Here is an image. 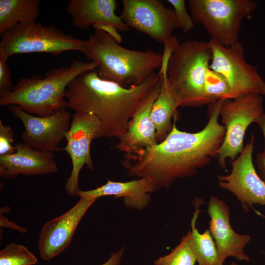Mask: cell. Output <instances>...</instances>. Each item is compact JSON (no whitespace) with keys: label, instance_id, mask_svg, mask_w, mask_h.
Instances as JSON below:
<instances>
[{"label":"cell","instance_id":"cell-1","mask_svg":"<svg viewBox=\"0 0 265 265\" xmlns=\"http://www.w3.org/2000/svg\"><path fill=\"white\" fill-rule=\"evenodd\" d=\"M224 100L209 104V119L201 131L179 130L175 122L165 138L155 145L125 155L123 162L128 173L149 180L155 190L169 188L177 179L191 177L217 158L225 134L218 122Z\"/></svg>","mask_w":265,"mask_h":265},{"label":"cell","instance_id":"cell-2","mask_svg":"<svg viewBox=\"0 0 265 265\" xmlns=\"http://www.w3.org/2000/svg\"><path fill=\"white\" fill-rule=\"evenodd\" d=\"M159 80L158 73L154 72L141 84L125 87L102 79L96 70L87 71L68 85L66 107L97 117L101 125L99 138L120 139L133 114Z\"/></svg>","mask_w":265,"mask_h":265},{"label":"cell","instance_id":"cell-3","mask_svg":"<svg viewBox=\"0 0 265 265\" xmlns=\"http://www.w3.org/2000/svg\"><path fill=\"white\" fill-rule=\"evenodd\" d=\"M85 40L83 53L95 63L100 77L122 86L138 85L160 68V53L124 48L101 30L95 29Z\"/></svg>","mask_w":265,"mask_h":265},{"label":"cell","instance_id":"cell-4","mask_svg":"<svg viewBox=\"0 0 265 265\" xmlns=\"http://www.w3.org/2000/svg\"><path fill=\"white\" fill-rule=\"evenodd\" d=\"M96 68L93 61L77 60L69 67L51 69L44 78L36 75L22 78L11 92L0 98V105H17L32 115L50 116L66 107L65 95L69 83L83 72Z\"/></svg>","mask_w":265,"mask_h":265},{"label":"cell","instance_id":"cell-5","mask_svg":"<svg viewBox=\"0 0 265 265\" xmlns=\"http://www.w3.org/2000/svg\"><path fill=\"white\" fill-rule=\"evenodd\" d=\"M212 57L209 42L203 41H186L172 51L168 61L167 82L179 106L200 107L212 103L204 93Z\"/></svg>","mask_w":265,"mask_h":265},{"label":"cell","instance_id":"cell-6","mask_svg":"<svg viewBox=\"0 0 265 265\" xmlns=\"http://www.w3.org/2000/svg\"><path fill=\"white\" fill-rule=\"evenodd\" d=\"M0 51L8 59L16 54L44 53L57 56L68 51L83 53L86 40L66 34L54 25L35 21L19 24L0 33Z\"/></svg>","mask_w":265,"mask_h":265},{"label":"cell","instance_id":"cell-7","mask_svg":"<svg viewBox=\"0 0 265 265\" xmlns=\"http://www.w3.org/2000/svg\"><path fill=\"white\" fill-rule=\"evenodd\" d=\"M194 23L202 25L212 40L226 47L238 41L243 19L253 13L252 0H189Z\"/></svg>","mask_w":265,"mask_h":265},{"label":"cell","instance_id":"cell-8","mask_svg":"<svg viewBox=\"0 0 265 265\" xmlns=\"http://www.w3.org/2000/svg\"><path fill=\"white\" fill-rule=\"evenodd\" d=\"M264 112V99L260 95L248 94L223 102L219 116L226 131L216 158L221 168H226L227 159L233 161L241 154L246 130Z\"/></svg>","mask_w":265,"mask_h":265},{"label":"cell","instance_id":"cell-9","mask_svg":"<svg viewBox=\"0 0 265 265\" xmlns=\"http://www.w3.org/2000/svg\"><path fill=\"white\" fill-rule=\"evenodd\" d=\"M209 43L212 52L210 68L225 78L237 98L251 94L265 95V81L246 61L239 41L229 47L211 39Z\"/></svg>","mask_w":265,"mask_h":265},{"label":"cell","instance_id":"cell-10","mask_svg":"<svg viewBox=\"0 0 265 265\" xmlns=\"http://www.w3.org/2000/svg\"><path fill=\"white\" fill-rule=\"evenodd\" d=\"M120 17L131 28L145 34L164 46L174 38L178 28L173 9L166 8L158 0H122Z\"/></svg>","mask_w":265,"mask_h":265},{"label":"cell","instance_id":"cell-11","mask_svg":"<svg viewBox=\"0 0 265 265\" xmlns=\"http://www.w3.org/2000/svg\"><path fill=\"white\" fill-rule=\"evenodd\" d=\"M101 122L91 113L75 112L73 114L69 130L65 135L67 141L64 150L70 156L72 164L70 176L64 186V190L69 196H78L80 173L84 165L93 169L90 155L92 141L99 138Z\"/></svg>","mask_w":265,"mask_h":265},{"label":"cell","instance_id":"cell-12","mask_svg":"<svg viewBox=\"0 0 265 265\" xmlns=\"http://www.w3.org/2000/svg\"><path fill=\"white\" fill-rule=\"evenodd\" d=\"M255 139L252 134L241 154L232 161L230 174L217 175L219 186L234 194L246 212L253 205L265 206V184L253 161Z\"/></svg>","mask_w":265,"mask_h":265},{"label":"cell","instance_id":"cell-13","mask_svg":"<svg viewBox=\"0 0 265 265\" xmlns=\"http://www.w3.org/2000/svg\"><path fill=\"white\" fill-rule=\"evenodd\" d=\"M12 113L23 123L25 130L21 137L32 148L52 152L61 150L59 143L69 129L71 114L64 108L48 116H34L17 105L9 106Z\"/></svg>","mask_w":265,"mask_h":265},{"label":"cell","instance_id":"cell-14","mask_svg":"<svg viewBox=\"0 0 265 265\" xmlns=\"http://www.w3.org/2000/svg\"><path fill=\"white\" fill-rule=\"evenodd\" d=\"M97 199L80 197L69 210L44 224L38 240L39 254L43 260H50L68 247L80 221Z\"/></svg>","mask_w":265,"mask_h":265},{"label":"cell","instance_id":"cell-15","mask_svg":"<svg viewBox=\"0 0 265 265\" xmlns=\"http://www.w3.org/2000/svg\"><path fill=\"white\" fill-rule=\"evenodd\" d=\"M207 212L210 217L209 230L221 261L224 263L227 257H232L239 261H249L250 258L244 253V249L251 240V237L238 234L233 229L230 222V209L225 202L211 196Z\"/></svg>","mask_w":265,"mask_h":265},{"label":"cell","instance_id":"cell-16","mask_svg":"<svg viewBox=\"0 0 265 265\" xmlns=\"http://www.w3.org/2000/svg\"><path fill=\"white\" fill-rule=\"evenodd\" d=\"M14 146V154L0 156L1 177L13 178L20 174L37 175L58 172L53 152L34 149L25 142L16 143Z\"/></svg>","mask_w":265,"mask_h":265},{"label":"cell","instance_id":"cell-17","mask_svg":"<svg viewBox=\"0 0 265 265\" xmlns=\"http://www.w3.org/2000/svg\"><path fill=\"white\" fill-rule=\"evenodd\" d=\"M160 88V79L153 91L133 114L127 130L119 139L116 148L130 155L142 148L158 144L156 131L151 113Z\"/></svg>","mask_w":265,"mask_h":265},{"label":"cell","instance_id":"cell-18","mask_svg":"<svg viewBox=\"0 0 265 265\" xmlns=\"http://www.w3.org/2000/svg\"><path fill=\"white\" fill-rule=\"evenodd\" d=\"M117 3L115 0H71L66 10L73 26L78 29H85L95 24H106L121 31H129L130 28L115 13Z\"/></svg>","mask_w":265,"mask_h":265},{"label":"cell","instance_id":"cell-19","mask_svg":"<svg viewBox=\"0 0 265 265\" xmlns=\"http://www.w3.org/2000/svg\"><path fill=\"white\" fill-rule=\"evenodd\" d=\"M155 190L151 182L144 178L129 182H114L107 180L104 185L89 190H80L79 196L98 199L104 196L122 198L124 205L140 210L149 204V193Z\"/></svg>","mask_w":265,"mask_h":265},{"label":"cell","instance_id":"cell-20","mask_svg":"<svg viewBox=\"0 0 265 265\" xmlns=\"http://www.w3.org/2000/svg\"><path fill=\"white\" fill-rule=\"evenodd\" d=\"M168 62H162L158 73L160 88L151 110V116L155 125L157 141H163L171 131L173 125L171 118L177 108L180 106L174 94L167 82Z\"/></svg>","mask_w":265,"mask_h":265},{"label":"cell","instance_id":"cell-21","mask_svg":"<svg viewBox=\"0 0 265 265\" xmlns=\"http://www.w3.org/2000/svg\"><path fill=\"white\" fill-rule=\"evenodd\" d=\"M203 200L196 198L194 200L195 212L191 221V230L188 233V242L196 258L198 265H223L219 257L215 242L209 230L199 233L196 223L200 212L199 207Z\"/></svg>","mask_w":265,"mask_h":265},{"label":"cell","instance_id":"cell-22","mask_svg":"<svg viewBox=\"0 0 265 265\" xmlns=\"http://www.w3.org/2000/svg\"><path fill=\"white\" fill-rule=\"evenodd\" d=\"M40 5L39 0H0V33L18 24L35 21Z\"/></svg>","mask_w":265,"mask_h":265},{"label":"cell","instance_id":"cell-23","mask_svg":"<svg viewBox=\"0 0 265 265\" xmlns=\"http://www.w3.org/2000/svg\"><path fill=\"white\" fill-rule=\"evenodd\" d=\"M204 93L212 103L219 100H227L237 98L225 78L220 73L210 68L206 74Z\"/></svg>","mask_w":265,"mask_h":265},{"label":"cell","instance_id":"cell-24","mask_svg":"<svg viewBox=\"0 0 265 265\" xmlns=\"http://www.w3.org/2000/svg\"><path fill=\"white\" fill-rule=\"evenodd\" d=\"M196 258L188 242L187 234L168 254L156 260L154 265H195Z\"/></svg>","mask_w":265,"mask_h":265},{"label":"cell","instance_id":"cell-25","mask_svg":"<svg viewBox=\"0 0 265 265\" xmlns=\"http://www.w3.org/2000/svg\"><path fill=\"white\" fill-rule=\"evenodd\" d=\"M38 260L26 247L15 242L0 251V265H34Z\"/></svg>","mask_w":265,"mask_h":265},{"label":"cell","instance_id":"cell-26","mask_svg":"<svg viewBox=\"0 0 265 265\" xmlns=\"http://www.w3.org/2000/svg\"><path fill=\"white\" fill-rule=\"evenodd\" d=\"M173 7L178 24V28L184 32H187L192 30L194 27L193 19L187 12L185 0H167Z\"/></svg>","mask_w":265,"mask_h":265},{"label":"cell","instance_id":"cell-27","mask_svg":"<svg viewBox=\"0 0 265 265\" xmlns=\"http://www.w3.org/2000/svg\"><path fill=\"white\" fill-rule=\"evenodd\" d=\"M14 137L11 127L4 125L0 120V156L12 155L16 152L15 147L12 145Z\"/></svg>","mask_w":265,"mask_h":265},{"label":"cell","instance_id":"cell-28","mask_svg":"<svg viewBox=\"0 0 265 265\" xmlns=\"http://www.w3.org/2000/svg\"><path fill=\"white\" fill-rule=\"evenodd\" d=\"M7 58L0 51V98L9 93L13 89Z\"/></svg>","mask_w":265,"mask_h":265},{"label":"cell","instance_id":"cell-29","mask_svg":"<svg viewBox=\"0 0 265 265\" xmlns=\"http://www.w3.org/2000/svg\"><path fill=\"white\" fill-rule=\"evenodd\" d=\"M94 29L101 30L112 37L118 43L122 42L121 36L118 32V29L114 26L106 24H95L93 26Z\"/></svg>","mask_w":265,"mask_h":265},{"label":"cell","instance_id":"cell-30","mask_svg":"<svg viewBox=\"0 0 265 265\" xmlns=\"http://www.w3.org/2000/svg\"><path fill=\"white\" fill-rule=\"evenodd\" d=\"M0 225L1 227H6L17 230L21 233H25L27 232L26 228L21 226L15 222L9 220L6 217L0 213Z\"/></svg>","mask_w":265,"mask_h":265},{"label":"cell","instance_id":"cell-31","mask_svg":"<svg viewBox=\"0 0 265 265\" xmlns=\"http://www.w3.org/2000/svg\"><path fill=\"white\" fill-rule=\"evenodd\" d=\"M255 163L259 169V176L265 184V155L262 152L257 153Z\"/></svg>","mask_w":265,"mask_h":265},{"label":"cell","instance_id":"cell-32","mask_svg":"<svg viewBox=\"0 0 265 265\" xmlns=\"http://www.w3.org/2000/svg\"><path fill=\"white\" fill-rule=\"evenodd\" d=\"M124 248L123 247L119 250L112 253L109 259L101 265H120Z\"/></svg>","mask_w":265,"mask_h":265},{"label":"cell","instance_id":"cell-33","mask_svg":"<svg viewBox=\"0 0 265 265\" xmlns=\"http://www.w3.org/2000/svg\"><path fill=\"white\" fill-rule=\"evenodd\" d=\"M254 122L256 123L260 128L264 136L265 146L264 149L262 151V153L264 155H265V112L258 117Z\"/></svg>","mask_w":265,"mask_h":265},{"label":"cell","instance_id":"cell-34","mask_svg":"<svg viewBox=\"0 0 265 265\" xmlns=\"http://www.w3.org/2000/svg\"><path fill=\"white\" fill-rule=\"evenodd\" d=\"M230 265H238L234 262H232L230 264Z\"/></svg>","mask_w":265,"mask_h":265},{"label":"cell","instance_id":"cell-35","mask_svg":"<svg viewBox=\"0 0 265 265\" xmlns=\"http://www.w3.org/2000/svg\"><path fill=\"white\" fill-rule=\"evenodd\" d=\"M263 253L265 255V252H263Z\"/></svg>","mask_w":265,"mask_h":265}]
</instances>
